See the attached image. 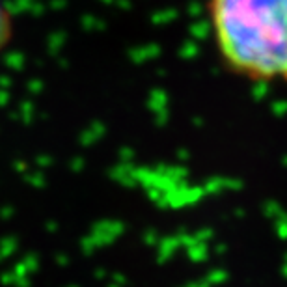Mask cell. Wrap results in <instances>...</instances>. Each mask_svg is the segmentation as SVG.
<instances>
[{
  "mask_svg": "<svg viewBox=\"0 0 287 287\" xmlns=\"http://www.w3.org/2000/svg\"><path fill=\"white\" fill-rule=\"evenodd\" d=\"M211 43L231 77L287 86V0H205Z\"/></svg>",
  "mask_w": 287,
  "mask_h": 287,
  "instance_id": "6da1fadb",
  "label": "cell"
},
{
  "mask_svg": "<svg viewBox=\"0 0 287 287\" xmlns=\"http://www.w3.org/2000/svg\"><path fill=\"white\" fill-rule=\"evenodd\" d=\"M11 24H9V17H7V11L2 7L0 4V47L7 41V37H9V32H11Z\"/></svg>",
  "mask_w": 287,
  "mask_h": 287,
  "instance_id": "7a4b0ae2",
  "label": "cell"
}]
</instances>
